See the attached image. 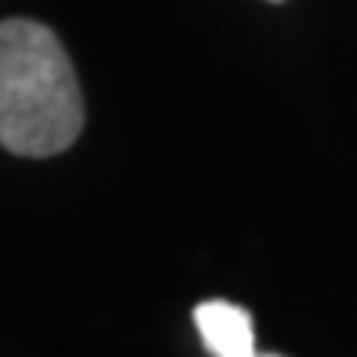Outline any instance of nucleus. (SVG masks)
I'll return each instance as SVG.
<instances>
[{
  "mask_svg": "<svg viewBox=\"0 0 357 357\" xmlns=\"http://www.w3.org/2000/svg\"><path fill=\"white\" fill-rule=\"evenodd\" d=\"M271 3H281V0H271Z\"/></svg>",
  "mask_w": 357,
  "mask_h": 357,
  "instance_id": "nucleus-3",
  "label": "nucleus"
},
{
  "mask_svg": "<svg viewBox=\"0 0 357 357\" xmlns=\"http://www.w3.org/2000/svg\"><path fill=\"white\" fill-rule=\"evenodd\" d=\"M195 328L212 357H258L252 314L231 301H202L195 307Z\"/></svg>",
  "mask_w": 357,
  "mask_h": 357,
  "instance_id": "nucleus-2",
  "label": "nucleus"
},
{
  "mask_svg": "<svg viewBox=\"0 0 357 357\" xmlns=\"http://www.w3.org/2000/svg\"><path fill=\"white\" fill-rule=\"evenodd\" d=\"M83 132V96L63 43L37 20H0V146L47 159Z\"/></svg>",
  "mask_w": 357,
  "mask_h": 357,
  "instance_id": "nucleus-1",
  "label": "nucleus"
},
{
  "mask_svg": "<svg viewBox=\"0 0 357 357\" xmlns=\"http://www.w3.org/2000/svg\"><path fill=\"white\" fill-rule=\"evenodd\" d=\"M268 357H271V354H268Z\"/></svg>",
  "mask_w": 357,
  "mask_h": 357,
  "instance_id": "nucleus-4",
  "label": "nucleus"
}]
</instances>
